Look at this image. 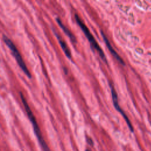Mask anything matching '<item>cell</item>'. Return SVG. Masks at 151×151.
Wrapping results in <instances>:
<instances>
[{"label":"cell","mask_w":151,"mask_h":151,"mask_svg":"<svg viewBox=\"0 0 151 151\" xmlns=\"http://www.w3.org/2000/svg\"><path fill=\"white\" fill-rule=\"evenodd\" d=\"M20 97L21 99V101L22 102V104L24 105V107L25 108V111L27 113V114L28 116V117L29 120V121L31 122L32 127H33V129H34V132L38 139V140L41 145V146L42 147V149L44 151H51L49 147L48 146L47 144L46 143V142H45L42 135L41 134L40 129L39 127V126L38 124V123L36 120L35 117L34 116L29 104H28V102L27 101V100L25 99L24 94L21 92L20 93Z\"/></svg>","instance_id":"6da1fadb"},{"label":"cell","mask_w":151,"mask_h":151,"mask_svg":"<svg viewBox=\"0 0 151 151\" xmlns=\"http://www.w3.org/2000/svg\"><path fill=\"white\" fill-rule=\"evenodd\" d=\"M2 39H3L4 42L5 43V44L11 50L19 67L21 68V69L22 70V71L25 74V75L28 77L31 78V74L28 68H27L20 52H19L17 47H16V45L14 44V42L8 37H6L5 35H3Z\"/></svg>","instance_id":"7a4b0ae2"},{"label":"cell","mask_w":151,"mask_h":151,"mask_svg":"<svg viewBox=\"0 0 151 151\" xmlns=\"http://www.w3.org/2000/svg\"><path fill=\"white\" fill-rule=\"evenodd\" d=\"M75 18L77 22V24H78V25L80 27V28H81V29L83 30V31L84 32V34L86 35V36L87 37V39L88 40V41H90V44L92 45V46L98 51V52L99 53L100 57H101V58L105 61L107 62V59L105 57V55L102 50V49L100 48V47L99 46V45L98 44V43L97 42V41H96L95 38H94V37L92 35V34H91V32H90L89 29H88V28L86 26V25L83 23V22L81 20V19L80 18V17H78V15L77 14L75 15Z\"/></svg>","instance_id":"3957f363"},{"label":"cell","mask_w":151,"mask_h":151,"mask_svg":"<svg viewBox=\"0 0 151 151\" xmlns=\"http://www.w3.org/2000/svg\"><path fill=\"white\" fill-rule=\"evenodd\" d=\"M111 95H112V99H113V103L114 105V107L116 108V109L121 113V114L122 115V116L123 117V118L124 119L125 121L126 122V123L127 124V126H129V128L130 129V130L132 132H133V127L132 125V123L130 121V120L129 119V118L127 117V116H126V114H125V113L124 112V111L122 109V108L120 107V106H119V103H118V101H117V93L116 92V91L114 90V89L111 87Z\"/></svg>","instance_id":"277c9868"},{"label":"cell","mask_w":151,"mask_h":151,"mask_svg":"<svg viewBox=\"0 0 151 151\" xmlns=\"http://www.w3.org/2000/svg\"><path fill=\"white\" fill-rule=\"evenodd\" d=\"M101 35H102V37H103V40H104V41H105L106 44L107 45V46L109 50H110V52L112 54V55L117 59V60L119 62H120L123 65H125L124 62L123 60L122 59V58L119 55V54L113 50V48L112 46L111 45L110 42L109 41L108 39L107 38V37H106V35H104V32H103L102 31H101Z\"/></svg>","instance_id":"5b68a950"},{"label":"cell","mask_w":151,"mask_h":151,"mask_svg":"<svg viewBox=\"0 0 151 151\" xmlns=\"http://www.w3.org/2000/svg\"><path fill=\"white\" fill-rule=\"evenodd\" d=\"M56 21H57V23L58 24V25H60V27L62 28V29H63V30L64 31V32L65 33V34H66L67 36H68V37H70V38L71 40L72 41L76 42V39L74 35L71 32V31L68 29V28H67L63 24V22H62L61 21L60 19V18H57L56 19Z\"/></svg>","instance_id":"8992f818"},{"label":"cell","mask_w":151,"mask_h":151,"mask_svg":"<svg viewBox=\"0 0 151 151\" xmlns=\"http://www.w3.org/2000/svg\"><path fill=\"white\" fill-rule=\"evenodd\" d=\"M55 35H56V36H57V39H58V41H59V43H60V45H61V47L63 50L64 51L65 54L66 55V56H67L68 58H71V52H70V50H69L68 46L67 45L66 43L61 39V38L57 34L55 33Z\"/></svg>","instance_id":"52a82bcc"},{"label":"cell","mask_w":151,"mask_h":151,"mask_svg":"<svg viewBox=\"0 0 151 151\" xmlns=\"http://www.w3.org/2000/svg\"><path fill=\"white\" fill-rule=\"evenodd\" d=\"M87 141L89 143V145H93V141H92V140L91 139H87Z\"/></svg>","instance_id":"ba28073f"},{"label":"cell","mask_w":151,"mask_h":151,"mask_svg":"<svg viewBox=\"0 0 151 151\" xmlns=\"http://www.w3.org/2000/svg\"><path fill=\"white\" fill-rule=\"evenodd\" d=\"M86 151H90V150H87H87H86Z\"/></svg>","instance_id":"9c48e42d"}]
</instances>
